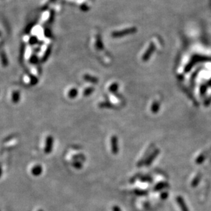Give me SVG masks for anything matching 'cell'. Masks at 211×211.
Masks as SVG:
<instances>
[{
    "instance_id": "cell-2",
    "label": "cell",
    "mask_w": 211,
    "mask_h": 211,
    "mask_svg": "<svg viewBox=\"0 0 211 211\" xmlns=\"http://www.w3.org/2000/svg\"><path fill=\"white\" fill-rule=\"evenodd\" d=\"M111 151L113 154H117L118 152V138L117 137L113 136L111 139Z\"/></svg>"
},
{
    "instance_id": "cell-5",
    "label": "cell",
    "mask_w": 211,
    "mask_h": 211,
    "mask_svg": "<svg viewBox=\"0 0 211 211\" xmlns=\"http://www.w3.org/2000/svg\"><path fill=\"white\" fill-rule=\"evenodd\" d=\"M159 150H155V151L152 153V154L151 155V156H150L149 158L148 159V160L146 161V165H150V164H151V163L154 160L155 157H156L157 155L159 154Z\"/></svg>"
},
{
    "instance_id": "cell-4",
    "label": "cell",
    "mask_w": 211,
    "mask_h": 211,
    "mask_svg": "<svg viewBox=\"0 0 211 211\" xmlns=\"http://www.w3.org/2000/svg\"><path fill=\"white\" fill-rule=\"evenodd\" d=\"M176 200H177L178 204H179V206H180V208H181L182 211H189L188 208H187V206L186 205V204L184 203V200H183L181 197L178 196Z\"/></svg>"
},
{
    "instance_id": "cell-1",
    "label": "cell",
    "mask_w": 211,
    "mask_h": 211,
    "mask_svg": "<svg viewBox=\"0 0 211 211\" xmlns=\"http://www.w3.org/2000/svg\"><path fill=\"white\" fill-rule=\"evenodd\" d=\"M53 139L51 136H48L46 139V144H45L44 148V152L46 154L51 153V150L53 149Z\"/></svg>"
},
{
    "instance_id": "cell-3",
    "label": "cell",
    "mask_w": 211,
    "mask_h": 211,
    "mask_svg": "<svg viewBox=\"0 0 211 211\" xmlns=\"http://www.w3.org/2000/svg\"><path fill=\"white\" fill-rule=\"evenodd\" d=\"M31 172H32V175H34V176H40L42 172V167L40 165H35V166L32 167Z\"/></svg>"
},
{
    "instance_id": "cell-10",
    "label": "cell",
    "mask_w": 211,
    "mask_h": 211,
    "mask_svg": "<svg viewBox=\"0 0 211 211\" xmlns=\"http://www.w3.org/2000/svg\"><path fill=\"white\" fill-rule=\"evenodd\" d=\"M1 175H2V167H1V165H0V178H1Z\"/></svg>"
},
{
    "instance_id": "cell-7",
    "label": "cell",
    "mask_w": 211,
    "mask_h": 211,
    "mask_svg": "<svg viewBox=\"0 0 211 211\" xmlns=\"http://www.w3.org/2000/svg\"><path fill=\"white\" fill-rule=\"evenodd\" d=\"M204 156H203V155H201V156H200L199 158L197 159V163H198V164H200V163L202 162V161H204Z\"/></svg>"
},
{
    "instance_id": "cell-8",
    "label": "cell",
    "mask_w": 211,
    "mask_h": 211,
    "mask_svg": "<svg viewBox=\"0 0 211 211\" xmlns=\"http://www.w3.org/2000/svg\"><path fill=\"white\" fill-rule=\"evenodd\" d=\"M199 177H200V176H198V178H195V180H194V181H193V182H192V185H193V187H194V186H195V184H197V182H198V181H199Z\"/></svg>"
},
{
    "instance_id": "cell-11",
    "label": "cell",
    "mask_w": 211,
    "mask_h": 211,
    "mask_svg": "<svg viewBox=\"0 0 211 211\" xmlns=\"http://www.w3.org/2000/svg\"><path fill=\"white\" fill-rule=\"evenodd\" d=\"M38 211H44V210H42V209H40V210H38Z\"/></svg>"
},
{
    "instance_id": "cell-6",
    "label": "cell",
    "mask_w": 211,
    "mask_h": 211,
    "mask_svg": "<svg viewBox=\"0 0 211 211\" xmlns=\"http://www.w3.org/2000/svg\"><path fill=\"white\" fill-rule=\"evenodd\" d=\"M72 165L77 169H80L81 167H82V164L79 161H75V162L72 163Z\"/></svg>"
},
{
    "instance_id": "cell-9",
    "label": "cell",
    "mask_w": 211,
    "mask_h": 211,
    "mask_svg": "<svg viewBox=\"0 0 211 211\" xmlns=\"http://www.w3.org/2000/svg\"><path fill=\"white\" fill-rule=\"evenodd\" d=\"M113 211H121L120 208L118 206H113Z\"/></svg>"
}]
</instances>
